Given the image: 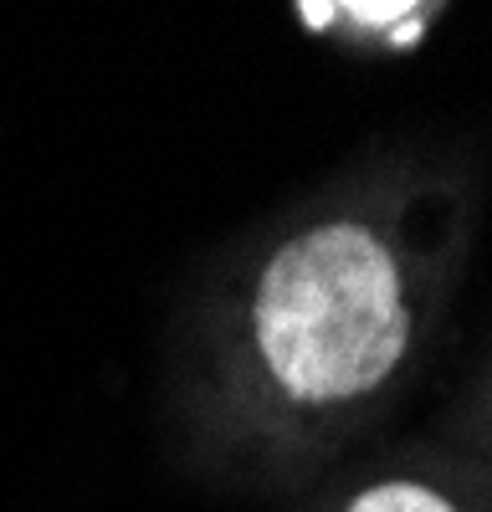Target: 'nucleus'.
<instances>
[{"mask_svg": "<svg viewBox=\"0 0 492 512\" xmlns=\"http://www.w3.org/2000/svg\"><path fill=\"white\" fill-rule=\"evenodd\" d=\"M252 328L293 400H349L395 369L410 338L400 272L375 231L334 221L287 241L262 272Z\"/></svg>", "mask_w": 492, "mask_h": 512, "instance_id": "obj_1", "label": "nucleus"}, {"mask_svg": "<svg viewBox=\"0 0 492 512\" xmlns=\"http://www.w3.org/2000/svg\"><path fill=\"white\" fill-rule=\"evenodd\" d=\"M349 512H457L446 497H436L431 487L416 482H385V487H369Z\"/></svg>", "mask_w": 492, "mask_h": 512, "instance_id": "obj_2", "label": "nucleus"}]
</instances>
